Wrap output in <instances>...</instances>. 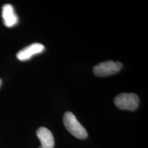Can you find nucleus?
I'll list each match as a JSON object with an SVG mask.
<instances>
[{
	"mask_svg": "<svg viewBox=\"0 0 148 148\" xmlns=\"http://www.w3.org/2000/svg\"><path fill=\"white\" fill-rule=\"evenodd\" d=\"M63 123L66 130L75 137L79 139H84L87 137L86 130L71 112H65L63 116Z\"/></svg>",
	"mask_w": 148,
	"mask_h": 148,
	"instance_id": "nucleus-1",
	"label": "nucleus"
},
{
	"mask_svg": "<svg viewBox=\"0 0 148 148\" xmlns=\"http://www.w3.org/2000/svg\"><path fill=\"white\" fill-rule=\"evenodd\" d=\"M114 103L121 110L134 111L139 105V98L134 93H121L114 98Z\"/></svg>",
	"mask_w": 148,
	"mask_h": 148,
	"instance_id": "nucleus-2",
	"label": "nucleus"
},
{
	"mask_svg": "<svg viewBox=\"0 0 148 148\" xmlns=\"http://www.w3.org/2000/svg\"><path fill=\"white\" fill-rule=\"evenodd\" d=\"M123 64L120 62H113L112 60L101 62L93 67V73L96 76L106 77L118 73Z\"/></svg>",
	"mask_w": 148,
	"mask_h": 148,
	"instance_id": "nucleus-3",
	"label": "nucleus"
},
{
	"mask_svg": "<svg viewBox=\"0 0 148 148\" xmlns=\"http://www.w3.org/2000/svg\"><path fill=\"white\" fill-rule=\"evenodd\" d=\"M44 50H45V47L42 44L36 42L29 45L18 51L16 54V57L21 61L27 60L32 58L34 55L42 53Z\"/></svg>",
	"mask_w": 148,
	"mask_h": 148,
	"instance_id": "nucleus-4",
	"label": "nucleus"
},
{
	"mask_svg": "<svg viewBox=\"0 0 148 148\" xmlns=\"http://www.w3.org/2000/svg\"><path fill=\"white\" fill-rule=\"evenodd\" d=\"M2 18L4 25L8 27L14 26L18 21V16L11 4H5L2 7Z\"/></svg>",
	"mask_w": 148,
	"mask_h": 148,
	"instance_id": "nucleus-5",
	"label": "nucleus"
},
{
	"mask_svg": "<svg viewBox=\"0 0 148 148\" xmlns=\"http://www.w3.org/2000/svg\"><path fill=\"white\" fill-rule=\"evenodd\" d=\"M38 138H39L41 147L40 148H53L54 138L50 130L44 127H40L36 132Z\"/></svg>",
	"mask_w": 148,
	"mask_h": 148,
	"instance_id": "nucleus-6",
	"label": "nucleus"
},
{
	"mask_svg": "<svg viewBox=\"0 0 148 148\" xmlns=\"http://www.w3.org/2000/svg\"><path fill=\"white\" fill-rule=\"evenodd\" d=\"M1 80L0 79V86H1Z\"/></svg>",
	"mask_w": 148,
	"mask_h": 148,
	"instance_id": "nucleus-7",
	"label": "nucleus"
}]
</instances>
